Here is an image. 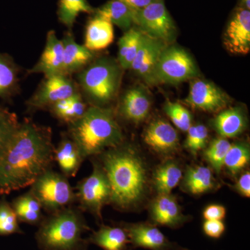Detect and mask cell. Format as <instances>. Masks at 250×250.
<instances>
[{
	"instance_id": "cell-1",
	"label": "cell",
	"mask_w": 250,
	"mask_h": 250,
	"mask_svg": "<svg viewBox=\"0 0 250 250\" xmlns=\"http://www.w3.org/2000/svg\"><path fill=\"white\" fill-rule=\"evenodd\" d=\"M52 131L30 119L20 123L0 156V195L30 187L54 166Z\"/></svg>"
},
{
	"instance_id": "cell-2",
	"label": "cell",
	"mask_w": 250,
	"mask_h": 250,
	"mask_svg": "<svg viewBox=\"0 0 250 250\" xmlns=\"http://www.w3.org/2000/svg\"><path fill=\"white\" fill-rule=\"evenodd\" d=\"M94 157L107 176L111 189L110 205L118 210H130L144 202L149 192V172L134 145L124 141Z\"/></svg>"
},
{
	"instance_id": "cell-3",
	"label": "cell",
	"mask_w": 250,
	"mask_h": 250,
	"mask_svg": "<svg viewBox=\"0 0 250 250\" xmlns=\"http://www.w3.org/2000/svg\"><path fill=\"white\" fill-rule=\"evenodd\" d=\"M116 111L89 106L78 121L67 125V134L80 148L83 159H90L125 141Z\"/></svg>"
},
{
	"instance_id": "cell-4",
	"label": "cell",
	"mask_w": 250,
	"mask_h": 250,
	"mask_svg": "<svg viewBox=\"0 0 250 250\" xmlns=\"http://www.w3.org/2000/svg\"><path fill=\"white\" fill-rule=\"evenodd\" d=\"M35 238L41 250H87L83 233L91 231L78 207H67L45 216L38 227Z\"/></svg>"
},
{
	"instance_id": "cell-5",
	"label": "cell",
	"mask_w": 250,
	"mask_h": 250,
	"mask_svg": "<svg viewBox=\"0 0 250 250\" xmlns=\"http://www.w3.org/2000/svg\"><path fill=\"white\" fill-rule=\"evenodd\" d=\"M123 71L116 59L101 57L78 72L79 85L90 106L109 107L118 97Z\"/></svg>"
},
{
	"instance_id": "cell-6",
	"label": "cell",
	"mask_w": 250,
	"mask_h": 250,
	"mask_svg": "<svg viewBox=\"0 0 250 250\" xmlns=\"http://www.w3.org/2000/svg\"><path fill=\"white\" fill-rule=\"evenodd\" d=\"M200 76L195 59L187 49L170 44L159 56L154 70L155 85H178Z\"/></svg>"
},
{
	"instance_id": "cell-7",
	"label": "cell",
	"mask_w": 250,
	"mask_h": 250,
	"mask_svg": "<svg viewBox=\"0 0 250 250\" xmlns=\"http://www.w3.org/2000/svg\"><path fill=\"white\" fill-rule=\"evenodd\" d=\"M93 172L79 182L76 187L78 208L83 213L93 215L97 222L103 223V210L111 204V189L106 172L95 157L90 158Z\"/></svg>"
},
{
	"instance_id": "cell-8",
	"label": "cell",
	"mask_w": 250,
	"mask_h": 250,
	"mask_svg": "<svg viewBox=\"0 0 250 250\" xmlns=\"http://www.w3.org/2000/svg\"><path fill=\"white\" fill-rule=\"evenodd\" d=\"M30 190L48 215L71 207L77 202L76 192L68 178L52 168L41 174L31 184Z\"/></svg>"
},
{
	"instance_id": "cell-9",
	"label": "cell",
	"mask_w": 250,
	"mask_h": 250,
	"mask_svg": "<svg viewBox=\"0 0 250 250\" xmlns=\"http://www.w3.org/2000/svg\"><path fill=\"white\" fill-rule=\"evenodd\" d=\"M145 35L170 45L175 42L178 29L164 0H157L136 11L135 26Z\"/></svg>"
},
{
	"instance_id": "cell-10",
	"label": "cell",
	"mask_w": 250,
	"mask_h": 250,
	"mask_svg": "<svg viewBox=\"0 0 250 250\" xmlns=\"http://www.w3.org/2000/svg\"><path fill=\"white\" fill-rule=\"evenodd\" d=\"M189 82L188 94L184 102L190 107L207 113H218L231 103L228 94L213 82L200 77Z\"/></svg>"
},
{
	"instance_id": "cell-11",
	"label": "cell",
	"mask_w": 250,
	"mask_h": 250,
	"mask_svg": "<svg viewBox=\"0 0 250 250\" xmlns=\"http://www.w3.org/2000/svg\"><path fill=\"white\" fill-rule=\"evenodd\" d=\"M77 92V85L67 75L45 77L35 93L28 100V111L49 109L54 104L70 98Z\"/></svg>"
},
{
	"instance_id": "cell-12",
	"label": "cell",
	"mask_w": 250,
	"mask_h": 250,
	"mask_svg": "<svg viewBox=\"0 0 250 250\" xmlns=\"http://www.w3.org/2000/svg\"><path fill=\"white\" fill-rule=\"evenodd\" d=\"M152 104V96L147 86L145 84L134 85L122 95L116 116L131 124H141L149 116Z\"/></svg>"
},
{
	"instance_id": "cell-13",
	"label": "cell",
	"mask_w": 250,
	"mask_h": 250,
	"mask_svg": "<svg viewBox=\"0 0 250 250\" xmlns=\"http://www.w3.org/2000/svg\"><path fill=\"white\" fill-rule=\"evenodd\" d=\"M223 44L230 53L246 55L250 51V11L237 6L229 19Z\"/></svg>"
},
{
	"instance_id": "cell-14",
	"label": "cell",
	"mask_w": 250,
	"mask_h": 250,
	"mask_svg": "<svg viewBox=\"0 0 250 250\" xmlns=\"http://www.w3.org/2000/svg\"><path fill=\"white\" fill-rule=\"evenodd\" d=\"M130 244L134 248L150 250H187L167 239L155 225L149 223H122Z\"/></svg>"
},
{
	"instance_id": "cell-15",
	"label": "cell",
	"mask_w": 250,
	"mask_h": 250,
	"mask_svg": "<svg viewBox=\"0 0 250 250\" xmlns=\"http://www.w3.org/2000/svg\"><path fill=\"white\" fill-rule=\"evenodd\" d=\"M166 45L167 44L163 41L143 34L139 50L129 70L139 77L145 85H155L154 73L156 62Z\"/></svg>"
},
{
	"instance_id": "cell-16",
	"label": "cell",
	"mask_w": 250,
	"mask_h": 250,
	"mask_svg": "<svg viewBox=\"0 0 250 250\" xmlns=\"http://www.w3.org/2000/svg\"><path fill=\"white\" fill-rule=\"evenodd\" d=\"M145 143L156 154L170 156L179 147L177 130L166 120L156 118L149 123L143 134Z\"/></svg>"
},
{
	"instance_id": "cell-17",
	"label": "cell",
	"mask_w": 250,
	"mask_h": 250,
	"mask_svg": "<svg viewBox=\"0 0 250 250\" xmlns=\"http://www.w3.org/2000/svg\"><path fill=\"white\" fill-rule=\"evenodd\" d=\"M149 212L152 223L156 226L178 228L189 218L184 214L177 199L171 193L157 195L149 205Z\"/></svg>"
},
{
	"instance_id": "cell-18",
	"label": "cell",
	"mask_w": 250,
	"mask_h": 250,
	"mask_svg": "<svg viewBox=\"0 0 250 250\" xmlns=\"http://www.w3.org/2000/svg\"><path fill=\"white\" fill-rule=\"evenodd\" d=\"M29 72L43 74L45 77L64 75L63 45L55 31L51 30L47 33L41 58Z\"/></svg>"
},
{
	"instance_id": "cell-19",
	"label": "cell",
	"mask_w": 250,
	"mask_h": 250,
	"mask_svg": "<svg viewBox=\"0 0 250 250\" xmlns=\"http://www.w3.org/2000/svg\"><path fill=\"white\" fill-rule=\"evenodd\" d=\"M210 125L220 137H237L248 127L246 112L239 106L225 108L210 121Z\"/></svg>"
},
{
	"instance_id": "cell-20",
	"label": "cell",
	"mask_w": 250,
	"mask_h": 250,
	"mask_svg": "<svg viewBox=\"0 0 250 250\" xmlns=\"http://www.w3.org/2000/svg\"><path fill=\"white\" fill-rule=\"evenodd\" d=\"M54 159L61 172L68 179L77 175L85 161L76 143L65 133L62 134L58 146L54 149Z\"/></svg>"
},
{
	"instance_id": "cell-21",
	"label": "cell",
	"mask_w": 250,
	"mask_h": 250,
	"mask_svg": "<svg viewBox=\"0 0 250 250\" xmlns=\"http://www.w3.org/2000/svg\"><path fill=\"white\" fill-rule=\"evenodd\" d=\"M87 23L85 31L84 45L95 52L107 48L114 41V27L111 22L94 12Z\"/></svg>"
},
{
	"instance_id": "cell-22",
	"label": "cell",
	"mask_w": 250,
	"mask_h": 250,
	"mask_svg": "<svg viewBox=\"0 0 250 250\" xmlns=\"http://www.w3.org/2000/svg\"><path fill=\"white\" fill-rule=\"evenodd\" d=\"M63 45L64 75L80 72L95 59V53L77 43L70 32L62 39Z\"/></svg>"
},
{
	"instance_id": "cell-23",
	"label": "cell",
	"mask_w": 250,
	"mask_h": 250,
	"mask_svg": "<svg viewBox=\"0 0 250 250\" xmlns=\"http://www.w3.org/2000/svg\"><path fill=\"white\" fill-rule=\"evenodd\" d=\"M182 189L194 195H200L214 190L218 187L211 169L203 166L188 167L182 177Z\"/></svg>"
},
{
	"instance_id": "cell-24",
	"label": "cell",
	"mask_w": 250,
	"mask_h": 250,
	"mask_svg": "<svg viewBox=\"0 0 250 250\" xmlns=\"http://www.w3.org/2000/svg\"><path fill=\"white\" fill-rule=\"evenodd\" d=\"M182 177L183 171L179 163L167 159L156 167L152 174V184L157 195L169 194L179 185Z\"/></svg>"
},
{
	"instance_id": "cell-25",
	"label": "cell",
	"mask_w": 250,
	"mask_h": 250,
	"mask_svg": "<svg viewBox=\"0 0 250 250\" xmlns=\"http://www.w3.org/2000/svg\"><path fill=\"white\" fill-rule=\"evenodd\" d=\"M11 205L20 223L39 227L45 218L40 202L30 189L14 198Z\"/></svg>"
},
{
	"instance_id": "cell-26",
	"label": "cell",
	"mask_w": 250,
	"mask_h": 250,
	"mask_svg": "<svg viewBox=\"0 0 250 250\" xmlns=\"http://www.w3.org/2000/svg\"><path fill=\"white\" fill-rule=\"evenodd\" d=\"M95 13L106 18L113 26H117L124 32L135 26L136 10L121 0H109L95 9Z\"/></svg>"
},
{
	"instance_id": "cell-27",
	"label": "cell",
	"mask_w": 250,
	"mask_h": 250,
	"mask_svg": "<svg viewBox=\"0 0 250 250\" xmlns=\"http://www.w3.org/2000/svg\"><path fill=\"white\" fill-rule=\"evenodd\" d=\"M87 240L89 244L95 245L104 250H126L130 244L124 229L104 224H101L98 230L93 231Z\"/></svg>"
},
{
	"instance_id": "cell-28",
	"label": "cell",
	"mask_w": 250,
	"mask_h": 250,
	"mask_svg": "<svg viewBox=\"0 0 250 250\" xmlns=\"http://www.w3.org/2000/svg\"><path fill=\"white\" fill-rule=\"evenodd\" d=\"M88 108L83 95L79 91L70 98L54 104L49 110L59 121L69 125L80 119Z\"/></svg>"
},
{
	"instance_id": "cell-29",
	"label": "cell",
	"mask_w": 250,
	"mask_h": 250,
	"mask_svg": "<svg viewBox=\"0 0 250 250\" xmlns=\"http://www.w3.org/2000/svg\"><path fill=\"white\" fill-rule=\"evenodd\" d=\"M142 36L143 33L134 27L125 31L118 41L117 61L123 70H129L131 67L139 50Z\"/></svg>"
},
{
	"instance_id": "cell-30",
	"label": "cell",
	"mask_w": 250,
	"mask_h": 250,
	"mask_svg": "<svg viewBox=\"0 0 250 250\" xmlns=\"http://www.w3.org/2000/svg\"><path fill=\"white\" fill-rule=\"evenodd\" d=\"M95 10L87 0H59L57 16L61 23L71 29L81 14L92 15Z\"/></svg>"
},
{
	"instance_id": "cell-31",
	"label": "cell",
	"mask_w": 250,
	"mask_h": 250,
	"mask_svg": "<svg viewBox=\"0 0 250 250\" xmlns=\"http://www.w3.org/2000/svg\"><path fill=\"white\" fill-rule=\"evenodd\" d=\"M250 161L249 143L237 141L231 143L224 161V167L225 166L229 173L236 176L249 164Z\"/></svg>"
},
{
	"instance_id": "cell-32",
	"label": "cell",
	"mask_w": 250,
	"mask_h": 250,
	"mask_svg": "<svg viewBox=\"0 0 250 250\" xmlns=\"http://www.w3.org/2000/svg\"><path fill=\"white\" fill-rule=\"evenodd\" d=\"M18 84V68L9 56L0 54V98H8Z\"/></svg>"
},
{
	"instance_id": "cell-33",
	"label": "cell",
	"mask_w": 250,
	"mask_h": 250,
	"mask_svg": "<svg viewBox=\"0 0 250 250\" xmlns=\"http://www.w3.org/2000/svg\"><path fill=\"white\" fill-rule=\"evenodd\" d=\"M231 143L225 138L213 140L205 148L204 158L216 173H220L224 167V161Z\"/></svg>"
},
{
	"instance_id": "cell-34",
	"label": "cell",
	"mask_w": 250,
	"mask_h": 250,
	"mask_svg": "<svg viewBox=\"0 0 250 250\" xmlns=\"http://www.w3.org/2000/svg\"><path fill=\"white\" fill-rule=\"evenodd\" d=\"M19 223L11 202L7 201L6 195H2L0 198V236L22 234Z\"/></svg>"
},
{
	"instance_id": "cell-35",
	"label": "cell",
	"mask_w": 250,
	"mask_h": 250,
	"mask_svg": "<svg viewBox=\"0 0 250 250\" xmlns=\"http://www.w3.org/2000/svg\"><path fill=\"white\" fill-rule=\"evenodd\" d=\"M187 136L184 147L192 155L207 147L208 139V131L205 125H192L188 129Z\"/></svg>"
},
{
	"instance_id": "cell-36",
	"label": "cell",
	"mask_w": 250,
	"mask_h": 250,
	"mask_svg": "<svg viewBox=\"0 0 250 250\" xmlns=\"http://www.w3.org/2000/svg\"><path fill=\"white\" fill-rule=\"evenodd\" d=\"M164 111L172 123L181 131L187 132L191 126V113L181 104L167 100L164 104Z\"/></svg>"
},
{
	"instance_id": "cell-37",
	"label": "cell",
	"mask_w": 250,
	"mask_h": 250,
	"mask_svg": "<svg viewBox=\"0 0 250 250\" xmlns=\"http://www.w3.org/2000/svg\"><path fill=\"white\" fill-rule=\"evenodd\" d=\"M19 124L18 117L14 113L0 106V156Z\"/></svg>"
},
{
	"instance_id": "cell-38",
	"label": "cell",
	"mask_w": 250,
	"mask_h": 250,
	"mask_svg": "<svg viewBox=\"0 0 250 250\" xmlns=\"http://www.w3.org/2000/svg\"><path fill=\"white\" fill-rule=\"evenodd\" d=\"M203 231L210 238H220L225 232V225L222 220H206Z\"/></svg>"
},
{
	"instance_id": "cell-39",
	"label": "cell",
	"mask_w": 250,
	"mask_h": 250,
	"mask_svg": "<svg viewBox=\"0 0 250 250\" xmlns=\"http://www.w3.org/2000/svg\"><path fill=\"white\" fill-rule=\"evenodd\" d=\"M225 215L226 208L223 205H209L203 211V217L206 220H223Z\"/></svg>"
},
{
	"instance_id": "cell-40",
	"label": "cell",
	"mask_w": 250,
	"mask_h": 250,
	"mask_svg": "<svg viewBox=\"0 0 250 250\" xmlns=\"http://www.w3.org/2000/svg\"><path fill=\"white\" fill-rule=\"evenodd\" d=\"M234 189L239 195L245 197H250V171H246L241 174L237 180L234 186Z\"/></svg>"
},
{
	"instance_id": "cell-41",
	"label": "cell",
	"mask_w": 250,
	"mask_h": 250,
	"mask_svg": "<svg viewBox=\"0 0 250 250\" xmlns=\"http://www.w3.org/2000/svg\"><path fill=\"white\" fill-rule=\"evenodd\" d=\"M121 1L127 4L133 9L138 11L146 7L148 5L152 4L157 0H121Z\"/></svg>"
},
{
	"instance_id": "cell-42",
	"label": "cell",
	"mask_w": 250,
	"mask_h": 250,
	"mask_svg": "<svg viewBox=\"0 0 250 250\" xmlns=\"http://www.w3.org/2000/svg\"><path fill=\"white\" fill-rule=\"evenodd\" d=\"M238 7L243 8L250 11V0H239L238 1Z\"/></svg>"
}]
</instances>
